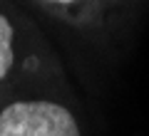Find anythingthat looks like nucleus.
Segmentation results:
<instances>
[{
    "mask_svg": "<svg viewBox=\"0 0 149 136\" xmlns=\"http://www.w3.org/2000/svg\"><path fill=\"white\" fill-rule=\"evenodd\" d=\"M0 136H80V129L60 104L17 101L0 114Z\"/></svg>",
    "mask_w": 149,
    "mask_h": 136,
    "instance_id": "obj_1",
    "label": "nucleus"
},
{
    "mask_svg": "<svg viewBox=\"0 0 149 136\" xmlns=\"http://www.w3.org/2000/svg\"><path fill=\"white\" fill-rule=\"evenodd\" d=\"M13 67V25L5 15H0V79Z\"/></svg>",
    "mask_w": 149,
    "mask_h": 136,
    "instance_id": "obj_2",
    "label": "nucleus"
},
{
    "mask_svg": "<svg viewBox=\"0 0 149 136\" xmlns=\"http://www.w3.org/2000/svg\"><path fill=\"white\" fill-rule=\"evenodd\" d=\"M52 3H70V0H52Z\"/></svg>",
    "mask_w": 149,
    "mask_h": 136,
    "instance_id": "obj_3",
    "label": "nucleus"
}]
</instances>
